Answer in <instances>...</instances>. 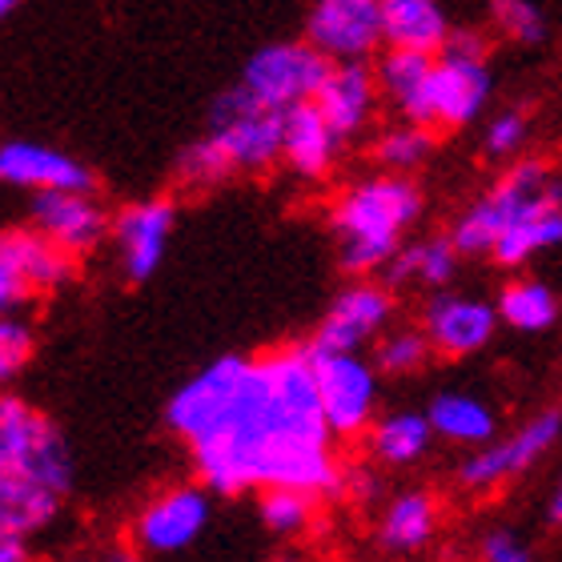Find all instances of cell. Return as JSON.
I'll return each mask as SVG.
<instances>
[{
	"instance_id": "ac0fdd59",
	"label": "cell",
	"mask_w": 562,
	"mask_h": 562,
	"mask_svg": "<svg viewBox=\"0 0 562 562\" xmlns=\"http://www.w3.org/2000/svg\"><path fill=\"white\" fill-rule=\"evenodd\" d=\"M0 181L16 189H72V193H93L97 177L81 161H72L69 153L36 140H4L0 145Z\"/></svg>"
},
{
	"instance_id": "7c38bea8",
	"label": "cell",
	"mask_w": 562,
	"mask_h": 562,
	"mask_svg": "<svg viewBox=\"0 0 562 562\" xmlns=\"http://www.w3.org/2000/svg\"><path fill=\"white\" fill-rule=\"evenodd\" d=\"M210 486H173L157 494L133 522V547L140 554H173L186 551L201 530L210 527Z\"/></svg>"
},
{
	"instance_id": "ab89813d",
	"label": "cell",
	"mask_w": 562,
	"mask_h": 562,
	"mask_svg": "<svg viewBox=\"0 0 562 562\" xmlns=\"http://www.w3.org/2000/svg\"><path fill=\"white\" fill-rule=\"evenodd\" d=\"M16 4H21V0H0V12H12Z\"/></svg>"
},
{
	"instance_id": "9c48e42d",
	"label": "cell",
	"mask_w": 562,
	"mask_h": 562,
	"mask_svg": "<svg viewBox=\"0 0 562 562\" xmlns=\"http://www.w3.org/2000/svg\"><path fill=\"white\" fill-rule=\"evenodd\" d=\"M314 353V350H310ZM317 398L334 438H358L378 414V366L358 353H314Z\"/></svg>"
},
{
	"instance_id": "83f0119b",
	"label": "cell",
	"mask_w": 562,
	"mask_h": 562,
	"mask_svg": "<svg viewBox=\"0 0 562 562\" xmlns=\"http://www.w3.org/2000/svg\"><path fill=\"white\" fill-rule=\"evenodd\" d=\"M562 246V201H547L535 213H527L522 222H515L498 241H494L491 258L506 270L527 266L530 258H539L542 249Z\"/></svg>"
},
{
	"instance_id": "ffe728a7",
	"label": "cell",
	"mask_w": 562,
	"mask_h": 562,
	"mask_svg": "<svg viewBox=\"0 0 562 562\" xmlns=\"http://www.w3.org/2000/svg\"><path fill=\"white\" fill-rule=\"evenodd\" d=\"M378 77L374 69H366V60H334L329 77L317 89L314 105L322 109V117L334 125L341 140L366 130V121L374 113L378 101Z\"/></svg>"
},
{
	"instance_id": "6da1fadb",
	"label": "cell",
	"mask_w": 562,
	"mask_h": 562,
	"mask_svg": "<svg viewBox=\"0 0 562 562\" xmlns=\"http://www.w3.org/2000/svg\"><path fill=\"white\" fill-rule=\"evenodd\" d=\"M329 438L314 353L310 346H285L249 358L237 394L222 418L189 442V458L198 479L222 498L270 486L329 494L341 479Z\"/></svg>"
},
{
	"instance_id": "4dcf8cb0",
	"label": "cell",
	"mask_w": 562,
	"mask_h": 562,
	"mask_svg": "<svg viewBox=\"0 0 562 562\" xmlns=\"http://www.w3.org/2000/svg\"><path fill=\"white\" fill-rule=\"evenodd\" d=\"M430 338H426V329H386L382 338L374 341V366L378 374L386 378H411L418 374L422 366L430 362Z\"/></svg>"
},
{
	"instance_id": "b9f144b4",
	"label": "cell",
	"mask_w": 562,
	"mask_h": 562,
	"mask_svg": "<svg viewBox=\"0 0 562 562\" xmlns=\"http://www.w3.org/2000/svg\"><path fill=\"white\" fill-rule=\"evenodd\" d=\"M273 562H297V559H273Z\"/></svg>"
},
{
	"instance_id": "8992f818",
	"label": "cell",
	"mask_w": 562,
	"mask_h": 562,
	"mask_svg": "<svg viewBox=\"0 0 562 562\" xmlns=\"http://www.w3.org/2000/svg\"><path fill=\"white\" fill-rule=\"evenodd\" d=\"M329 69H334V60L310 41H278V45H266L249 57L237 85L266 109L290 113L293 105L314 101Z\"/></svg>"
},
{
	"instance_id": "7402d4cb",
	"label": "cell",
	"mask_w": 562,
	"mask_h": 562,
	"mask_svg": "<svg viewBox=\"0 0 562 562\" xmlns=\"http://www.w3.org/2000/svg\"><path fill=\"white\" fill-rule=\"evenodd\" d=\"M450 21L438 0H382V45L442 53Z\"/></svg>"
},
{
	"instance_id": "4fadbf2b",
	"label": "cell",
	"mask_w": 562,
	"mask_h": 562,
	"mask_svg": "<svg viewBox=\"0 0 562 562\" xmlns=\"http://www.w3.org/2000/svg\"><path fill=\"white\" fill-rule=\"evenodd\" d=\"M246 370H249V358H237V353H225V358L210 362L205 370H198V374L189 378L186 386L169 398V406H165L169 430H173L177 438H186V446L198 442L201 434L225 414V406H229V398L237 394Z\"/></svg>"
},
{
	"instance_id": "cb8c5ba5",
	"label": "cell",
	"mask_w": 562,
	"mask_h": 562,
	"mask_svg": "<svg viewBox=\"0 0 562 562\" xmlns=\"http://www.w3.org/2000/svg\"><path fill=\"white\" fill-rule=\"evenodd\" d=\"M434 530H438V498L430 491H402L382 510L378 547L390 554H414L434 539Z\"/></svg>"
},
{
	"instance_id": "4316f807",
	"label": "cell",
	"mask_w": 562,
	"mask_h": 562,
	"mask_svg": "<svg viewBox=\"0 0 562 562\" xmlns=\"http://www.w3.org/2000/svg\"><path fill=\"white\" fill-rule=\"evenodd\" d=\"M430 438H438L426 414L414 411H394L386 418H378L370 426V454L382 462V467H414L426 450H430Z\"/></svg>"
},
{
	"instance_id": "836d02e7",
	"label": "cell",
	"mask_w": 562,
	"mask_h": 562,
	"mask_svg": "<svg viewBox=\"0 0 562 562\" xmlns=\"http://www.w3.org/2000/svg\"><path fill=\"white\" fill-rule=\"evenodd\" d=\"M527 133H530L527 113H522V109H506V113H494L482 145H486L491 157H510V153H518L527 145Z\"/></svg>"
},
{
	"instance_id": "2e32d148",
	"label": "cell",
	"mask_w": 562,
	"mask_h": 562,
	"mask_svg": "<svg viewBox=\"0 0 562 562\" xmlns=\"http://www.w3.org/2000/svg\"><path fill=\"white\" fill-rule=\"evenodd\" d=\"M33 229L60 246L65 254H93L109 237V217L93 201V193H72V189H45L29 201Z\"/></svg>"
},
{
	"instance_id": "d6a6232c",
	"label": "cell",
	"mask_w": 562,
	"mask_h": 562,
	"mask_svg": "<svg viewBox=\"0 0 562 562\" xmlns=\"http://www.w3.org/2000/svg\"><path fill=\"white\" fill-rule=\"evenodd\" d=\"M494 24L518 45H539L547 36V16L535 0H494Z\"/></svg>"
},
{
	"instance_id": "8d00e7d4",
	"label": "cell",
	"mask_w": 562,
	"mask_h": 562,
	"mask_svg": "<svg viewBox=\"0 0 562 562\" xmlns=\"http://www.w3.org/2000/svg\"><path fill=\"white\" fill-rule=\"evenodd\" d=\"M0 562H29V539L0 530Z\"/></svg>"
},
{
	"instance_id": "8fae6325",
	"label": "cell",
	"mask_w": 562,
	"mask_h": 562,
	"mask_svg": "<svg viewBox=\"0 0 562 562\" xmlns=\"http://www.w3.org/2000/svg\"><path fill=\"white\" fill-rule=\"evenodd\" d=\"M394 317V290L386 281H353L334 297L329 314L317 322L310 350L353 353L362 341H378Z\"/></svg>"
},
{
	"instance_id": "5b68a950",
	"label": "cell",
	"mask_w": 562,
	"mask_h": 562,
	"mask_svg": "<svg viewBox=\"0 0 562 562\" xmlns=\"http://www.w3.org/2000/svg\"><path fill=\"white\" fill-rule=\"evenodd\" d=\"M72 450L57 422L24 398L0 402V474L33 479L60 498L72 491Z\"/></svg>"
},
{
	"instance_id": "3957f363",
	"label": "cell",
	"mask_w": 562,
	"mask_h": 562,
	"mask_svg": "<svg viewBox=\"0 0 562 562\" xmlns=\"http://www.w3.org/2000/svg\"><path fill=\"white\" fill-rule=\"evenodd\" d=\"M422 193L406 173H378L358 181L334 205V234H338V266L350 278H370L386 270L390 258L406 241V229L418 222Z\"/></svg>"
},
{
	"instance_id": "e0dca14e",
	"label": "cell",
	"mask_w": 562,
	"mask_h": 562,
	"mask_svg": "<svg viewBox=\"0 0 562 562\" xmlns=\"http://www.w3.org/2000/svg\"><path fill=\"white\" fill-rule=\"evenodd\" d=\"M173 201L149 198V201H133L117 213L113 222V241H117V258L125 281L140 285L149 281L153 273L161 270L165 246H169V234H173Z\"/></svg>"
},
{
	"instance_id": "d590c367",
	"label": "cell",
	"mask_w": 562,
	"mask_h": 562,
	"mask_svg": "<svg viewBox=\"0 0 562 562\" xmlns=\"http://www.w3.org/2000/svg\"><path fill=\"white\" fill-rule=\"evenodd\" d=\"M479 559L482 562H535V551H530L527 542L518 539L515 530L494 527V530H486V535H482Z\"/></svg>"
},
{
	"instance_id": "74e56055",
	"label": "cell",
	"mask_w": 562,
	"mask_h": 562,
	"mask_svg": "<svg viewBox=\"0 0 562 562\" xmlns=\"http://www.w3.org/2000/svg\"><path fill=\"white\" fill-rule=\"evenodd\" d=\"M105 562H140V551L137 547H117V551H109Z\"/></svg>"
},
{
	"instance_id": "52a82bcc",
	"label": "cell",
	"mask_w": 562,
	"mask_h": 562,
	"mask_svg": "<svg viewBox=\"0 0 562 562\" xmlns=\"http://www.w3.org/2000/svg\"><path fill=\"white\" fill-rule=\"evenodd\" d=\"M491 69H486V41L479 33H450L434 69V117L438 130H467L482 117L491 101Z\"/></svg>"
},
{
	"instance_id": "9a60e30c",
	"label": "cell",
	"mask_w": 562,
	"mask_h": 562,
	"mask_svg": "<svg viewBox=\"0 0 562 562\" xmlns=\"http://www.w3.org/2000/svg\"><path fill=\"white\" fill-rule=\"evenodd\" d=\"M498 305L467 297V293H434L422 310V329L430 338L434 353L442 358H470L491 346L498 326Z\"/></svg>"
},
{
	"instance_id": "d6986e66",
	"label": "cell",
	"mask_w": 562,
	"mask_h": 562,
	"mask_svg": "<svg viewBox=\"0 0 562 562\" xmlns=\"http://www.w3.org/2000/svg\"><path fill=\"white\" fill-rule=\"evenodd\" d=\"M434 69L438 53H418V48H386L378 60V89L390 105L398 109L402 121L414 125H438L434 117Z\"/></svg>"
},
{
	"instance_id": "603a6c76",
	"label": "cell",
	"mask_w": 562,
	"mask_h": 562,
	"mask_svg": "<svg viewBox=\"0 0 562 562\" xmlns=\"http://www.w3.org/2000/svg\"><path fill=\"white\" fill-rule=\"evenodd\" d=\"M458 246L454 237H426V241H406L382 270V281L390 290L402 285H422V290H442L458 273Z\"/></svg>"
},
{
	"instance_id": "60d3db41",
	"label": "cell",
	"mask_w": 562,
	"mask_h": 562,
	"mask_svg": "<svg viewBox=\"0 0 562 562\" xmlns=\"http://www.w3.org/2000/svg\"><path fill=\"white\" fill-rule=\"evenodd\" d=\"M69 562H93V559H69Z\"/></svg>"
},
{
	"instance_id": "5bb4252c",
	"label": "cell",
	"mask_w": 562,
	"mask_h": 562,
	"mask_svg": "<svg viewBox=\"0 0 562 562\" xmlns=\"http://www.w3.org/2000/svg\"><path fill=\"white\" fill-rule=\"evenodd\" d=\"M305 41L329 60H366L382 45V0H314Z\"/></svg>"
},
{
	"instance_id": "1f68e13d",
	"label": "cell",
	"mask_w": 562,
	"mask_h": 562,
	"mask_svg": "<svg viewBox=\"0 0 562 562\" xmlns=\"http://www.w3.org/2000/svg\"><path fill=\"white\" fill-rule=\"evenodd\" d=\"M314 498L310 491H293V486H270L261 491V522L273 535H302L314 522Z\"/></svg>"
},
{
	"instance_id": "7a4b0ae2",
	"label": "cell",
	"mask_w": 562,
	"mask_h": 562,
	"mask_svg": "<svg viewBox=\"0 0 562 562\" xmlns=\"http://www.w3.org/2000/svg\"><path fill=\"white\" fill-rule=\"evenodd\" d=\"M285 113L266 109L261 101L234 85L210 105V125L177 161V181L193 189L217 186L234 173H261L281 161Z\"/></svg>"
},
{
	"instance_id": "e575fe53",
	"label": "cell",
	"mask_w": 562,
	"mask_h": 562,
	"mask_svg": "<svg viewBox=\"0 0 562 562\" xmlns=\"http://www.w3.org/2000/svg\"><path fill=\"white\" fill-rule=\"evenodd\" d=\"M33 358V329L21 317H4L0 322V378L21 374Z\"/></svg>"
},
{
	"instance_id": "f1b7e54d",
	"label": "cell",
	"mask_w": 562,
	"mask_h": 562,
	"mask_svg": "<svg viewBox=\"0 0 562 562\" xmlns=\"http://www.w3.org/2000/svg\"><path fill=\"white\" fill-rule=\"evenodd\" d=\"M498 317L518 334H542L559 322V297H554L551 285H542L535 278L510 281L498 293Z\"/></svg>"
},
{
	"instance_id": "30bf717a",
	"label": "cell",
	"mask_w": 562,
	"mask_h": 562,
	"mask_svg": "<svg viewBox=\"0 0 562 562\" xmlns=\"http://www.w3.org/2000/svg\"><path fill=\"white\" fill-rule=\"evenodd\" d=\"M72 254L53 246L41 229H4L0 237V305L21 310V305L45 297L69 278Z\"/></svg>"
},
{
	"instance_id": "277c9868",
	"label": "cell",
	"mask_w": 562,
	"mask_h": 562,
	"mask_svg": "<svg viewBox=\"0 0 562 562\" xmlns=\"http://www.w3.org/2000/svg\"><path fill=\"white\" fill-rule=\"evenodd\" d=\"M547 201H562V181L551 173L547 161H518L510 165L474 205L454 222L450 237H454L458 254H491L494 241L522 222L527 213H535Z\"/></svg>"
},
{
	"instance_id": "44dd1931",
	"label": "cell",
	"mask_w": 562,
	"mask_h": 562,
	"mask_svg": "<svg viewBox=\"0 0 562 562\" xmlns=\"http://www.w3.org/2000/svg\"><path fill=\"white\" fill-rule=\"evenodd\" d=\"M338 149H341V137L334 133L326 117H322V109L314 101H305V105H293L285 113V140H281V161L290 165L297 177H326L338 161Z\"/></svg>"
},
{
	"instance_id": "f35d334b",
	"label": "cell",
	"mask_w": 562,
	"mask_h": 562,
	"mask_svg": "<svg viewBox=\"0 0 562 562\" xmlns=\"http://www.w3.org/2000/svg\"><path fill=\"white\" fill-rule=\"evenodd\" d=\"M551 518H554V522H562V479H559V486H554V494H551Z\"/></svg>"
},
{
	"instance_id": "ba28073f",
	"label": "cell",
	"mask_w": 562,
	"mask_h": 562,
	"mask_svg": "<svg viewBox=\"0 0 562 562\" xmlns=\"http://www.w3.org/2000/svg\"><path fill=\"white\" fill-rule=\"evenodd\" d=\"M562 438V411H542L530 422H522L515 434H506L498 442L479 446L470 458H462L458 467V482L467 491H494L503 482L527 474L530 467H539L542 458L551 454Z\"/></svg>"
},
{
	"instance_id": "d4e9b609",
	"label": "cell",
	"mask_w": 562,
	"mask_h": 562,
	"mask_svg": "<svg viewBox=\"0 0 562 562\" xmlns=\"http://www.w3.org/2000/svg\"><path fill=\"white\" fill-rule=\"evenodd\" d=\"M426 418H430L434 434L442 442L454 446H486L498 430L494 411L474 394H462V390H442L434 394L430 406H426Z\"/></svg>"
},
{
	"instance_id": "484cf974",
	"label": "cell",
	"mask_w": 562,
	"mask_h": 562,
	"mask_svg": "<svg viewBox=\"0 0 562 562\" xmlns=\"http://www.w3.org/2000/svg\"><path fill=\"white\" fill-rule=\"evenodd\" d=\"M57 491H48L33 479H16V474H0V530L4 535H36L60 515Z\"/></svg>"
},
{
	"instance_id": "f546056e",
	"label": "cell",
	"mask_w": 562,
	"mask_h": 562,
	"mask_svg": "<svg viewBox=\"0 0 562 562\" xmlns=\"http://www.w3.org/2000/svg\"><path fill=\"white\" fill-rule=\"evenodd\" d=\"M430 153H434V130L430 125H414V121H402V125H394V130H386L374 140V161L386 173H411Z\"/></svg>"
}]
</instances>
